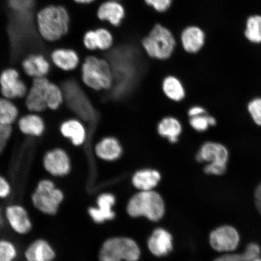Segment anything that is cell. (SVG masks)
Listing matches in <instances>:
<instances>
[{
  "label": "cell",
  "instance_id": "1",
  "mask_svg": "<svg viewBox=\"0 0 261 261\" xmlns=\"http://www.w3.org/2000/svg\"><path fill=\"white\" fill-rule=\"evenodd\" d=\"M8 34L12 54L20 56L34 46L37 37L31 12H14L10 18Z\"/></svg>",
  "mask_w": 261,
  "mask_h": 261
},
{
  "label": "cell",
  "instance_id": "2",
  "mask_svg": "<svg viewBox=\"0 0 261 261\" xmlns=\"http://www.w3.org/2000/svg\"><path fill=\"white\" fill-rule=\"evenodd\" d=\"M37 20L41 37L49 41L60 40L69 28V15L62 6H50L42 9Z\"/></svg>",
  "mask_w": 261,
  "mask_h": 261
},
{
  "label": "cell",
  "instance_id": "3",
  "mask_svg": "<svg viewBox=\"0 0 261 261\" xmlns=\"http://www.w3.org/2000/svg\"><path fill=\"white\" fill-rule=\"evenodd\" d=\"M65 195L52 179L44 178L39 181L32 192L31 203L38 212L53 217L60 211Z\"/></svg>",
  "mask_w": 261,
  "mask_h": 261
},
{
  "label": "cell",
  "instance_id": "4",
  "mask_svg": "<svg viewBox=\"0 0 261 261\" xmlns=\"http://www.w3.org/2000/svg\"><path fill=\"white\" fill-rule=\"evenodd\" d=\"M81 74L83 83L91 90L106 91L113 87L112 68L106 59L87 57L82 67Z\"/></svg>",
  "mask_w": 261,
  "mask_h": 261
},
{
  "label": "cell",
  "instance_id": "5",
  "mask_svg": "<svg viewBox=\"0 0 261 261\" xmlns=\"http://www.w3.org/2000/svg\"><path fill=\"white\" fill-rule=\"evenodd\" d=\"M142 45L149 57L163 61L172 56L177 41L168 29L161 24H156L143 39Z\"/></svg>",
  "mask_w": 261,
  "mask_h": 261
},
{
  "label": "cell",
  "instance_id": "6",
  "mask_svg": "<svg viewBox=\"0 0 261 261\" xmlns=\"http://www.w3.org/2000/svg\"><path fill=\"white\" fill-rule=\"evenodd\" d=\"M127 212L130 216H145L158 221L165 213V204L161 195L154 191H140L130 199Z\"/></svg>",
  "mask_w": 261,
  "mask_h": 261
},
{
  "label": "cell",
  "instance_id": "7",
  "mask_svg": "<svg viewBox=\"0 0 261 261\" xmlns=\"http://www.w3.org/2000/svg\"><path fill=\"white\" fill-rule=\"evenodd\" d=\"M140 251L135 241L127 238H113L102 244L99 253V261H137Z\"/></svg>",
  "mask_w": 261,
  "mask_h": 261
},
{
  "label": "cell",
  "instance_id": "8",
  "mask_svg": "<svg viewBox=\"0 0 261 261\" xmlns=\"http://www.w3.org/2000/svg\"><path fill=\"white\" fill-rule=\"evenodd\" d=\"M64 102L70 109L83 121L91 122L95 117L92 106L79 84L74 80H68L63 84Z\"/></svg>",
  "mask_w": 261,
  "mask_h": 261
},
{
  "label": "cell",
  "instance_id": "9",
  "mask_svg": "<svg viewBox=\"0 0 261 261\" xmlns=\"http://www.w3.org/2000/svg\"><path fill=\"white\" fill-rule=\"evenodd\" d=\"M45 171L55 178H63L70 174L72 168L68 153L61 148H54L45 153L42 159Z\"/></svg>",
  "mask_w": 261,
  "mask_h": 261
},
{
  "label": "cell",
  "instance_id": "10",
  "mask_svg": "<svg viewBox=\"0 0 261 261\" xmlns=\"http://www.w3.org/2000/svg\"><path fill=\"white\" fill-rule=\"evenodd\" d=\"M5 223L15 233L25 236L34 227L29 212L23 205L13 203L7 205L4 211Z\"/></svg>",
  "mask_w": 261,
  "mask_h": 261
},
{
  "label": "cell",
  "instance_id": "11",
  "mask_svg": "<svg viewBox=\"0 0 261 261\" xmlns=\"http://www.w3.org/2000/svg\"><path fill=\"white\" fill-rule=\"evenodd\" d=\"M50 83L46 77L34 79L25 97V106L29 112L39 113L47 109L48 92Z\"/></svg>",
  "mask_w": 261,
  "mask_h": 261
},
{
  "label": "cell",
  "instance_id": "12",
  "mask_svg": "<svg viewBox=\"0 0 261 261\" xmlns=\"http://www.w3.org/2000/svg\"><path fill=\"white\" fill-rule=\"evenodd\" d=\"M0 90L3 97L12 100L25 98L29 90L18 71L8 68L0 74Z\"/></svg>",
  "mask_w": 261,
  "mask_h": 261
},
{
  "label": "cell",
  "instance_id": "13",
  "mask_svg": "<svg viewBox=\"0 0 261 261\" xmlns=\"http://www.w3.org/2000/svg\"><path fill=\"white\" fill-rule=\"evenodd\" d=\"M240 243L238 231L232 227L223 226L212 231L210 236L211 246L218 252H231Z\"/></svg>",
  "mask_w": 261,
  "mask_h": 261
},
{
  "label": "cell",
  "instance_id": "14",
  "mask_svg": "<svg viewBox=\"0 0 261 261\" xmlns=\"http://www.w3.org/2000/svg\"><path fill=\"white\" fill-rule=\"evenodd\" d=\"M25 261H55L57 251L53 245L44 238H38L31 241L24 251Z\"/></svg>",
  "mask_w": 261,
  "mask_h": 261
},
{
  "label": "cell",
  "instance_id": "15",
  "mask_svg": "<svg viewBox=\"0 0 261 261\" xmlns=\"http://www.w3.org/2000/svg\"><path fill=\"white\" fill-rule=\"evenodd\" d=\"M61 135L69 140L73 146L80 147L86 143L88 130L83 120L80 118H69L64 120L60 126Z\"/></svg>",
  "mask_w": 261,
  "mask_h": 261
},
{
  "label": "cell",
  "instance_id": "16",
  "mask_svg": "<svg viewBox=\"0 0 261 261\" xmlns=\"http://www.w3.org/2000/svg\"><path fill=\"white\" fill-rule=\"evenodd\" d=\"M116 198L111 193H102L96 199V206H91L87 212L94 223L102 224L106 221L112 220L115 217V214L112 211L115 204Z\"/></svg>",
  "mask_w": 261,
  "mask_h": 261
},
{
  "label": "cell",
  "instance_id": "17",
  "mask_svg": "<svg viewBox=\"0 0 261 261\" xmlns=\"http://www.w3.org/2000/svg\"><path fill=\"white\" fill-rule=\"evenodd\" d=\"M228 158V153L226 147L212 142L204 143L196 155L198 162L207 164L227 165Z\"/></svg>",
  "mask_w": 261,
  "mask_h": 261
},
{
  "label": "cell",
  "instance_id": "18",
  "mask_svg": "<svg viewBox=\"0 0 261 261\" xmlns=\"http://www.w3.org/2000/svg\"><path fill=\"white\" fill-rule=\"evenodd\" d=\"M94 151L97 158L102 161L112 162L121 158L123 149L118 139L113 136H107L96 143Z\"/></svg>",
  "mask_w": 261,
  "mask_h": 261
},
{
  "label": "cell",
  "instance_id": "19",
  "mask_svg": "<svg viewBox=\"0 0 261 261\" xmlns=\"http://www.w3.org/2000/svg\"><path fill=\"white\" fill-rule=\"evenodd\" d=\"M97 16L100 21L118 27L125 18V10L120 2L108 0L101 3L97 9Z\"/></svg>",
  "mask_w": 261,
  "mask_h": 261
},
{
  "label": "cell",
  "instance_id": "20",
  "mask_svg": "<svg viewBox=\"0 0 261 261\" xmlns=\"http://www.w3.org/2000/svg\"><path fill=\"white\" fill-rule=\"evenodd\" d=\"M18 127L24 135L32 138H40L46 129L44 119L38 113L32 112L18 119Z\"/></svg>",
  "mask_w": 261,
  "mask_h": 261
},
{
  "label": "cell",
  "instance_id": "21",
  "mask_svg": "<svg viewBox=\"0 0 261 261\" xmlns=\"http://www.w3.org/2000/svg\"><path fill=\"white\" fill-rule=\"evenodd\" d=\"M180 38L184 50L189 54H195L203 48L205 44V35L200 28L191 25L184 29Z\"/></svg>",
  "mask_w": 261,
  "mask_h": 261
},
{
  "label": "cell",
  "instance_id": "22",
  "mask_svg": "<svg viewBox=\"0 0 261 261\" xmlns=\"http://www.w3.org/2000/svg\"><path fill=\"white\" fill-rule=\"evenodd\" d=\"M22 69L28 76L36 78L45 77L50 72V65L41 55H29L22 63Z\"/></svg>",
  "mask_w": 261,
  "mask_h": 261
},
{
  "label": "cell",
  "instance_id": "23",
  "mask_svg": "<svg viewBox=\"0 0 261 261\" xmlns=\"http://www.w3.org/2000/svg\"><path fill=\"white\" fill-rule=\"evenodd\" d=\"M161 174L158 170L151 168L140 169L132 177V184L140 191H152L159 184Z\"/></svg>",
  "mask_w": 261,
  "mask_h": 261
},
{
  "label": "cell",
  "instance_id": "24",
  "mask_svg": "<svg viewBox=\"0 0 261 261\" xmlns=\"http://www.w3.org/2000/svg\"><path fill=\"white\" fill-rule=\"evenodd\" d=\"M148 247L152 254L158 256L166 255L172 250V237L163 228L153 232L148 241Z\"/></svg>",
  "mask_w": 261,
  "mask_h": 261
},
{
  "label": "cell",
  "instance_id": "25",
  "mask_svg": "<svg viewBox=\"0 0 261 261\" xmlns=\"http://www.w3.org/2000/svg\"><path fill=\"white\" fill-rule=\"evenodd\" d=\"M156 129L160 136L171 143L178 142L182 132L181 122L173 116L163 118L158 123Z\"/></svg>",
  "mask_w": 261,
  "mask_h": 261
},
{
  "label": "cell",
  "instance_id": "26",
  "mask_svg": "<svg viewBox=\"0 0 261 261\" xmlns=\"http://www.w3.org/2000/svg\"><path fill=\"white\" fill-rule=\"evenodd\" d=\"M51 60L61 70L70 71L77 67L80 58L76 52L71 49L60 48L51 54Z\"/></svg>",
  "mask_w": 261,
  "mask_h": 261
},
{
  "label": "cell",
  "instance_id": "27",
  "mask_svg": "<svg viewBox=\"0 0 261 261\" xmlns=\"http://www.w3.org/2000/svg\"><path fill=\"white\" fill-rule=\"evenodd\" d=\"M163 92L165 95L174 102H180L186 96L184 85L179 78L169 74L163 78L162 83Z\"/></svg>",
  "mask_w": 261,
  "mask_h": 261
},
{
  "label": "cell",
  "instance_id": "28",
  "mask_svg": "<svg viewBox=\"0 0 261 261\" xmlns=\"http://www.w3.org/2000/svg\"><path fill=\"white\" fill-rule=\"evenodd\" d=\"M19 110L12 100L0 98V124L12 126L18 120Z\"/></svg>",
  "mask_w": 261,
  "mask_h": 261
},
{
  "label": "cell",
  "instance_id": "29",
  "mask_svg": "<svg viewBox=\"0 0 261 261\" xmlns=\"http://www.w3.org/2000/svg\"><path fill=\"white\" fill-rule=\"evenodd\" d=\"M245 36L253 43H260L261 16L254 15L248 18Z\"/></svg>",
  "mask_w": 261,
  "mask_h": 261
},
{
  "label": "cell",
  "instance_id": "30",
  "mask_svg": "<svg viewBox=\"0 0 261 261\" xmlns=\"http://www.w3.org/2000/svg\"><path fill=\"white\" fill-rule=\"evenodd\" d=\"M18 256L17 246L8 238L0 239V261H16Z\"/></svg>",
  "mask_w": 261,
  "mask_h": 261
},
{
  "label": "cell",
  "instance_id": "31",
  "mask_svg": "<svg viewBox=\"0 0 261 261\" xmlns=\"http://www.w3.org/2000/svg\"><path fill=\"white\" fill-rule=\"evenodd\" d=\"M189 123L192 128L196 132H204L207 130L210 126L216 125L217 121L214 117L205 114L203 115L191 117L189 119Z\"/></svg>",
  "mask_w": 261,
  "mask_h": 261
},
{
  "label": "cell",
  "instance_id": "32",
  "mask_svg": "<svg viewBox=\"0 0 261 261\" xmlns=\"http://www.w3.org/2000/svg\"><path fill=\"white\" fill-rule=\"evenodd\" d=\"M98 49L102 51L109 50L113 47L114 38L109 29L99 28L96 30Z\"/></svg>",
  "mask_w": 261,
  "mask_h": 261
},
{
  "label": "cell",
  "instance_id": "33",
  "mask_svg": "<svg viewBox=\"0 0 261 261\" xmlns=\"http://www.w3.org/2000/svg\"><path fill=\"white\" fill-rule=\"evenodd\" d=\"M9 7L14 12H29L34 7L35 0H8Z\"/></svg>",
  "mask_w": 261,
  "mask_h": 261
},
{
  "label": "cell",
  "instance_id": "34",
  "mask_svg": "<svg viewBox=\"0 0 261 261\" xmlns=\"http://www.w3.org/2000/svg\"><path fill=\"white\" fill-rule=\"evenodd\" d=\"M260 248L256 244L248 245L244 252L241 254L243 261H254L259 258Z\"/></svg>",
  "mask_w": 261,
  "mask_h": 261
},
{
  "label": "cell",
  "instance_id": "35",
  "mask_svg": "<svg viewBox=\"0 0 261 261\" xmlns=\"http://www.w3.org/2000/svg\"><path fill=\"white\" fill-rule=\"evenodd\" d=\"M146 4L159 13H163L170 8L172 0H145Z\"/></svg>",
  "mask_w": 261,
  "mask_h": 261
},
{
  "label": "cell",
  "instance_id": "36",
  "mask_svg": "<svg viewBox=\"0 0 261 261\" xmlns=\"http://www.w3.org/2000/svg\"><path fill=\"white\" fill-rule=\"evenodd\" d=\"M248 109H249L254 121L257 125H261V99L252 100L249 103Z\"/></svg>",
  "mask_w": 261,
  "mask_h": 261
},
{
  "label": "cell",
  "instance_id": "37",
  "mask_svg": "<svg viewBox=\"0 0 261 261\" xmlns=\"http://www.w3.org/2000/svg\"><path fill=\"white\" fill-rule=\"evenodd\" d=\"M84 44L85 46L90 50H97V36L95 31H89L85 34Z\"/></svg>",
  "mask_w": 261,
  "mask_h": 261
},
{
  "label": "cell",
  "instance_id": "38",
  "mask_svg": "<svg viewBox=\"0 0 261 261\" xmlns=\"http://www.w3.org/2000/svg\"><path fill=\"white\" fill-rule=\"evenodd\" d=\"M12 188L8 179L0 175V198H8L12 194Z\"/></svg>",
  "mask_w": 261,
  "mask_h": 261
},
{
  "label": "cell",
  "instance_id": "39",
  "mask_svg": "<svg viewBox=\"0 0 261 261\" xmlns=\"http://www.w3.org/2000/svg\"><path fill=\"white\" fill-rule=\"evenodd\" d=\"M227 165L206 164L204 166V171L210 175H221L226 171Z\"/></svg>",
  "mask_w": 261,
  "mask_h": 261
},
{
  "label": "cell",
  "instance_id": "40",
  "mask_svg": "<svg viewBox=\"0 0 261 261\" xmlns=\"http://www.w3.org/2000/svg\"><path fill=\"white\" fill-rule=\"evenodd\" d=\"M207 114L206 111L203 107L199 106H192L189 109L188 114L189 117H194Z\"/></svg>",
  "mask_w": 261,
  "mask_h": 261
},
{
  "label": "cell",
  "instance_id": "41",
  "mask_svg": "<svg viewBox=\"0 0 261 261\" xmlns=\"http://www.w3.org/2000/svg\"><path fill=\"white\" fill-rule=\"evenodd\" d=\"M12 126L0 124V137L9 140L12 135Z\"/></svg>",
  "mask_w": 261,
  "mask_h": 261
},
{
  "label": "cell",
  "instance_id": "42",
  "mask_svg": "<svg viewBox=\"0 0 261 261\" xmlns=\"http://www.w3.org/2000/svg\"><path fill=\"white\" fill-rule=\"evenodd\" d=\"M214 261H243L241 254H226L222 256Z\"/></svg>",
  "mask_w": 261,
  "mask_h": 261
},
{
  "label": "cell",
  "instance_id": "43",
  "mask_svg": "<svg viewBox=\"0 0 261 261\" xmlns=\"http://www.w3.org/2000/svg\"><path fill=\"white\" fill-rule=\"evenodd\" d=\"M254 196H255V203L257 210L261 215V184L257 187Z\"/></svg>",
  "mask_w": 261,
  "mask_h": 261
},
{
  "label": "cell",
  "instance_id": "44",
  "mask_svg": "<svg viewBox=\"0 0 261 261\" xmlns=\"http://www.w3.org/2000/svg\"><path fill=\"white\" fill-rule=\"evenodd\" d=\"M9 140L0 137V155L4 152Z\"/></svg>",
  "mask_w": 261,
  "mask_h": 261
},
{
  "label": "cell",
  "instance_id": "45",
  "mask_svg": "<svg viewBox=\"0 0 261 261\" xmlns=\"http://www.w3.org/2000/svg\"><path fill=\"white\" fill-rule=\"evenodd\" d=\"M74 1L80 3V4H89V3L93 2L94 0H74Z\"/></svg>",
  "mask_w": 261,
  "mask_h": 261
},
{
  "label": "cell",
  "instance_id": "46",
  "mask_svg": "<svg viewBox=\"0 0 261 261\" xmlns=\"http://www.w3.org/2000/svg\"><path fill=\"white\" fill-rule=\"evenodd\" d=\"M254 261H261V259L258 258V259H257L256 260H255Z\"/></svg>",
  "mask_w": 261,
  "mask_h": 261
},
{
  "label": "cell",
  "instance_id": "47",
  "mask_svg": "<svg viewBox=\"0 0 261 261\" xmlns=\"http://www.w3.org/2000/svg\"><path fill=\"white\" fill-rule=\"evenodd\" d=\"M116 1L120 2V1H121V0H116Z\"/></svg>",
  "mask_w": 261,
  "mask_h": 261
},
{
  "label": "cell",
  "instance_id": "48",
  "mask_svg": "<svg viewBox=\"0 0 261 261\" xmlns=\"http://www.w3.org/2000/svg\"><path fill=\"white\" fill-rule=\"evenodd\" d=\"M0 227H1V225H0Z\"/></svg>",
  "mask_w": 261,
  "mask_h": 261
}]
</instances>
